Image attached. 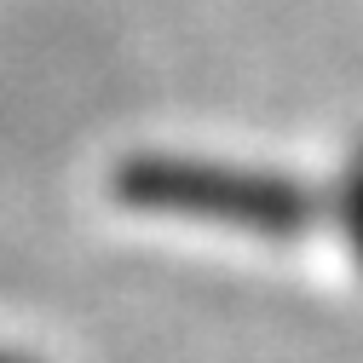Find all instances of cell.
<instances>
[{"label": "cell", "instance_id": "cell-1", "mask_svg": "<svg viewBox=\"0 0 363 363\" xmlns=\"http://www.w3.org/2000/svg\"><path fill=\"white\" fill-rule=\"evenodd\" d=\"M116 196L139 213L202 219L248 237H306L317 225V191L271 167H231L196 156H127L116 167Z\"/></svg>", "mask_w": 363, "mask_h": 363}, {"label": "cell", "instance_id": "cell-3", "mask_svg": "<svg viewBox=\"0 0 363 363\" xmlns=\"http://www.w3.org/2000/svg\"><path fill=\"white\" fill-rule=\"evenodd\" d=\"M0 363H40V357H29V352H6V346H0Z\"/></svg>", "mask_w": 363, "mask_h": 363}, {"label": "cell", "instance_id": "cell-2", "mask_svg": "<svg viewBox=\"0 0 363 363\" xmlns=\"http://www.w3.org/2000/svg\"><path fill=\"white\" fill-rule=\"evenodd\" d=\"M335 219H340V231H346V248H352V259L363 265V145L352 150V162H346V173H340Z\"/></svg>", "mask_w": 363, "mask_h": 363}]
</instances>
